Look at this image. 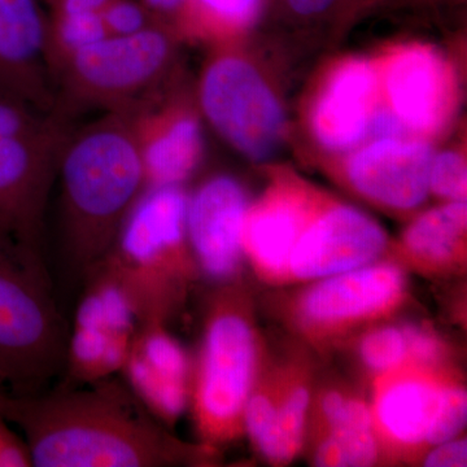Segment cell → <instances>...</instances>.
Segmentation results:
<instances>
[{
  "mask_svg": "<svg viewBox=\"0 0 467 467\" xmlns=\"http://www.w3.org/2000/svg\"><path fill=\"white\" fill-rule=\"evenodd\" d=\"M0 416L23 432L33 467H161L196 454L117 376L48 392L0 387Z\"/></svg>",
  "mask_w": 467,
  "mask_h": 467,
  "instance_id": "1",
  "label": "cell"
},
{
  "mask_svg": "<svg viewBox=\"0 0 467 467\" xmlns=\"http://www.w3.org/2000/svg\"><path fill=\"white\" fill-rule=\"evenodd\" d=\"M60 238L67 263L85 275L115 242L146 190L128 109L73 126L60 158Z\"/></svg>",
  "mask_w": 467,
  "mask_h": 467,
  "instance_id": "2",
  "label": "cell"
},
{
  "mask_svg": "<svg viewBox=\"0 0 467 467\" xmlns=\"http://www.w3.org/2000/svg\"><path fill=\"white\" fill-rule=\"evenodd\" d=\"M183 186L147 187L95 265L121 285L140 325H167L192 275Z\"/></svg>",
  "mask_w": 467,
  "mask_h": 467,
  "instance_id": "3",
  "label": "cell"
},
{
  "mask_svg": "<svg viewBox=\"0 0 467 467\" xmlns=\"http://www.w3.org/2000/svg\"><path fill=\"white\" fill-rule=\"evenodd\" d=\"M67 340L41 252L0 230V384L41 391L64 368Z\"/></svg>",
  "mask_w": 467,
  "mask_h": 467,
  "instance_id": "4",
  "label": "cell"
},
{
  "mask_svg": "<svg viewBox=\"0 0 467 467\" xmlns=\"http://www.w3.org/2000/svg\"><path fill=\"white\" fill-rule=\"evenodd\" d=\"M171 27L155 24L128 36H106L77 52L54 76L52 112L76 125L85 113L133 109L175 75Z\"/></svg>",
  "mask_w": 467,
  "mask_h": 467,
  "instance_id": "5",
  "label": "cell"
},
{
  "mask_svg": "<svg viewBox=\"0 0 467 467\" xmlns=\"http://www.w3.org/2000/svg\"><path fill=\"white\" fill-rule=\"evenodd\" d=\"M73 126L0 85V230L41 254L46 209Z\"/></svg>",
  "mask_w": 467,
  "mask_h": 467,
  "instance_id": "6",
  "label": "cell"
},
{
  "mask_svg": "<svg viewBox=\"0 0 467 467\" xmlns=\"http://www.w3.org/2000/svg\"><path fill=\"white\" fill-rule=\"evenodd\" d=\"M196 103L216 133L252 161L269 159L284 140L281 103L257 67L229 43L205 64Z\"/></svg>",
  "mask_w": 467,
  "mask_h": 467,
  "instance_id": "7",
  "label": "cell"
},
{
  "mask_svg": "<svg viewBox=\"0 0 467 467\" xmlns=\"http://www.w3.org/2000/svg\"><path fill=\"white\" fill-rule=\"evenodd\" d=\"M254 364L251 326L235 301L223 295L209 316L192 387L196 425L208 441L235 435L251 396Z\"/></svg>",
  "mask_w": 467,
  "mask_h": 467,
  "instance_id": "8",
  "label": "cell"
},
{
  "mask_svg": "<svg viewBox=\"0 0 467 467\" xmlns=\"http://www.w3.org/2000/svg\"><path fill=\"white\" fill-rule=\"evenodd\" d=\"M147 187L183 186L201 165L204 137L198 103L177 77L128 109Z\"/></svg>",
  "mask_w": 467,
  "mask_h": 467,
  "instance_id": "9",
  "label": "cell"
},
{
  "mask_svg": "<svg viewBox=\"0 0 467 467\" xmlns=\"http://www.w3.org/2000/svg\"><path fill=\"white\" fill-rule=\"evenodd\" d=\"M248 202L235 178H209L187 199L186 230L193 260L218 281L232 278L243 254Z\"/></svg>",
  "mask_w": 467,
  "mask_h": 467,
  "instance_id": "10",
  "label": "cell"
},
{
  "mask_svg": "<svg viewBox=\"0 0 467 467\" xmlns=\"http://www.w3.org/2000/svg\"><path fill=\"white\" fill-rule=\"evenodd\" d=\"M165 324H142L134 335L122 380L162 425L174 423L192 400V368Z\"/></svg>",
  "mask_w": 467,
  "mask_h": 467,
  "instance_id": "11",
  "label": "cell"
},
{
  "mask_svg": "<svg viewBox=\"0 0 467 467\" xmlns=\"http://www.w3.org/2000/svg\"><path fill=\"white\" fill-rule=\"evenodd\" d=\"M389 109L411 133L432 135L451 117L453 82L444 57L429 46L393 52L383 69Z\"/></svg>",
  "mask_w": 467,
  "mask_h": 467,
  "instance_id": "12",
  "label": "cell"
},
{
  "mask_svg": "<svg viewBox=\"0 0 467 467\" xmlns=\"http://www.w3.org/2000/svg\"><path fill=\"white\" fill-rule=\"evenodd\" d=\"M384 245L386 235L376 221L358 209L337 205L301 233L288 272L301 279L340 275L373 263Z\"/></svg>",
  "mask_w": 467,
  "mask_h": 467,
  "instance_id": "13",
  "label": "cell"
},
{
  "mask_svg": "<svg viewBox=\"0 0 467 467\" xmlns=\"http://www.w3.org/2000/svg\"><path fill=\"white\" fill-rule=\"evenodd\" d=\"M434 152L425 140H373L347 162L350 184L371 201L393 209H413L430 192Z\"/></svg>",
  "mask_w": 467,
  "mask_h": 467,
  "instance_id": "14",
  "label": "cell"
},
{
  "mask_svg": "<svg viewBox=\"0 0 467 467\" xmlns=\"http://www.w3.org/2000/svg\"><path fill=\"white\" fill-rule=\"evenodd\" d=\"M378 88L377 67L365 58L335 67L310 110V131L319 146L337 152L358 146L368 135Z\"/></svg>",
  "mask_w": 467,
  "mask_h": 467,
  "instance_id": "15",
  "label": "cell"
},
{
  "mask_svg": "<svg viewBox=\"0 0 467 467\" xmlns=\"http://www.w3.org/2000/svg\"><path fill=\"white\" fill-rule=\"evenodd\" d=\"M47 17L38 0H0V85L52 112L54 84L45 57Z\"/></svg>",
  "mask_w": 467,
  "mask_h": 467,
  "instance_id": "16",
  "label": "cell"
},
{
  "mask_svg": "<svg viewBox=\"0 0 467 467\" xmlns=\"http://www.w3.org/2000/svg\"><path fill=\"white\" fill-rule=\"evenodd\" d=\"M402 287L404 278L398 267H358L331 275L312 288L303 301V313L319 324L367 317L395 303Z\"/></svg>",
  "mask_w": 467,
  "mask_h": 467,
  "instance_id": "17",
  "label": "cell"
},
{
  "mask_svg": "<svg viewBox=\"0 0 467 467\" xmlns=\"http://www.w3.org/2000/svg\"><path fill=\"white\" fill-rule=\"evenodd\" d=\"M306 220V208L296 199L270 196L254 209L248 208L243 252L267 275H285Z\"/></svg>",
  "mask_w": 467,
  "mask_h": 467,
  "instance_id": "18",
  "label": "cell"
},
{
  "mask_svg": "<svg viewBox=\"0 0 467 467\" xmlns=\"http://www.w3.org/2000/svg\"><path fill=\"white\" fill-rule=\"evenodd\" d=\"M442 396L444 389L426 380H396L380 392L378 420L396 441L407 444L427 441L438 420Z\"/></svg>",
  "mask_w": 467,
  "mask_h": 467,
  "instance_id": "19",
  "label": "cell"
},
{
  "mask_svg": "<svg viewBox=\"0 0 467 467\" xmlns=\"http://www.w3.org/2000/svg\"><path fill=\"white\" fill-rule=\"evenodd\" d=\"M133 339L134 335L75 321L67 334L64 361L67 386L94 383L121 373Z\"/></svg>",
  "mask_w": 467,
  "mask_h": 467,
  "instance_id": "20",
  "label": "cell"
},
{
  "mask_svg": "<svg viewBox=\"0 0 467 467\" xmlns=\"http://www.w3.org/2000/svg\"><path fill=\"white\" fill-rule=\"evenodd\" d=\"M261 0H184L173 30L181 36L227 38L252 23Z\"/></svg>",
  "mask_w": 467,
  "mask_h": 467,
  "instance_id": "21",
  "label": "cell"
},
{
  "mask_svg": "<svg viewBox=\"0 0 467 467\" xmlns=\"http://www.w3.org/2000/svg\"><path fill=\"white\" fill-rule=\"evenodd\" d=\"M466 223V201H451L431 209L411 223L405 234V244L422 259H448L462 241Z\"/></svg>",
  "mask_w": 467,
  "mask_h": 467,
  "instance_id": "22",
  "label": "cell"
},
{
  "mask_svg": "<svg viewBox=\"0 0 467 467\" xmlns=\"http://www.w3.org/2000/svg\"><path fill=\"white\" fill-rule=\"evenodd\" d=\"M109 36L100 15L51 14L46 29L45 57L52 84L55 73L77 52Z\"/></svg>",
  "mask_w": 467,
  "mask_h": 467,
  "instance_id": "23",
  "label": "cell"
},
{
  "mask_svg": "<svg viewBox=\"0 0 467 467\" xmlns=\"http://www.w3.org/2000/svg\"><path fill=\"white\" fill-rule=\"evenodd\" d=\"M308 404L309 393L300 387L288 395L281 407L275 408L269 435L259 447L267 459L275 462L294 459L303 442Z\"/></svg>",
  "mask_w": 467,
  "mask_h": 467,
  "instance_id": "24",
  "label": "cell"
},
{
  "mask_svg": "<svg viewBox=\"0 0 467 467\" xmlns=\"http://www.w3.org/2000/svg\"><path fill=\"white\" fill-rule=\"evenodd\" d=\"M377 459L371 430H333L319 447L318 466H368Z\"/></svg>",
  "mask_w": 467,
  "mask_h": 467,
  "instance_id": "25",
  "label": "cell"
},
{
  "mask_svg": "<svg viewBox=\"0 0 467 467\" xmlns=\"http://www.w3.org/2000/svg\"><path fill=\"white\" fill-rule=\"evenodd\" d=\"M467 169L460 152L445 150L432 159L430 168V192L448 201H465Z\"/></svg>",
  "mask_w": 467,
  "mask_h": 467,
  "instance_id": "26",
  "label": "cell"
},
{
  "mask_svg": "<svg viewBox=\"0 0 467 467\" xmlns=\"http://www.w3.org/2000/svg\"><path fill=\"white\" fill-rule=\"evenodd\" d=\"M365 364L374 370L398 367L408 353L405 334L399 328L386 327L368 334L359 348Z\"/></svg>",
  "mask_w": 467,
  "mask_h": 467,
  "instance_id": "27",
  "label": "cell"
},
{
  "mask_svg": "<svg viewBox=\"0 0 467 467\" xmlns=\"http://www.w3.org/2000/svg\"><path fill=\"white\" fill-rule=\"evenodd\" d=\"M100 17L110 36H133L160 24L140 0H109Z\"/></svg>",
  "mask_w": 467,
  "mask_h": 467,
  "instance_id": "28",
  "label": "cell"
},
{
  "mask_svg": "<svg viewBox=\"0 0 467 467\" xmlns=\"http://www.w3.org/2000/svg\"><path fill=\"white\" fill-rule=\"evenodd\" d=\"M467 414L466 393L460 389H444L438 420L427 442L441 444L451 441L465 426Z\"/></svg>",
  "mask_w": 467,
  "mask_h": 467,
  "instance_id": "29",
  "label": "cell"
},
{
  "mask_svg": "<svg viewBox=\"0 0 467 467\" xmlns=\"http://www.w3.org/2000/svg\"><path fill=\"white\" fill-rule=\"evenodd\" d=\"M322 410L333 430H371V414L367 405L348 400L339 393H328Z\"/></svg>",
  "mask_w": 467,
  "mask_h": 467,
  "instance_id": "30",
  "label": "cell"
},
{
  "mask_svg": "<svg viewBox=\"0 0 467 467\" xmlns=\"http://www.w3.org/2000/svg\"><path fill=\"white\" fill-rule=\"evenodd\" d=\"M0 467H33L23 436L0 416Z\"/></svg>",
  "mask_w": 467,
  "mask_h": 467,
  "instance_id": "31",
  "label": "cell"
},
{
  "mask_svg": "<svg viewBox=\"0 0 467 467\" xmlns=\"http://www.w3.org/2000/svg\"><path fill=\"white\" fill-rule=\"evenodd\" d=\"M408 129L389 107H376L368 125V137L373 140L405 138Z\"/></svg>",
  "mask_w": 467,
  "mask_h": 467,
  "instance_id": "32",
  "label": "cell"
},
{
  "mask_svg": "<svg viewBox=\"0 0 467 467\" xmlns=\"http://www.w3.org/2000/svg\"><path fill=\"white\" fill-rule=\"evenodd\" d=\"M404 334L405 339H407L408 352H410V355L418 361L431 362L438 358L441 346H439L438 340L431 337V334L417 327H408Z\"/></svg>",
  "mask_w": 467,
  "mask_h": 467,
  "instance_id": "33",
  "label": "cell"
},
{
  "mask_svg": "<svg viewBox=\"0 0 467 467\" xmlns=\"http://www.w3.org/2000/svg\"><path fill=\"white\" fill-rule=\"evenodd\" d=\"M467 444L465 441H444L427 457L426 466L456 467L466 466Z\"/></svg>",
  "mask_w": 467,
  "mask_h": 467,
  "instance_id": "34",
  "label": "cell"
},
{
  "mask_svg": "<svg viewBox=\"0 0 467 467\" xmlns=\"http://www.w3.org/2000/svg\"><path fill=\"white\" fill-rule=\"evenodd\" d=\"M109 0H54L51 14L100 15Z\"/></svg>",
  "mask_w": 467,
  "mask_h": 467,
  "instance_id": "35",
  "label": "cell"
},
{
  "mask_svg": "<svg viewBox=\"0 0 467 467\" xmlns=\"http://www.w3.org/2000/svg\"><path fill=\"white\" fill-rule=\"evenodd\" d=\"M156 21L173 29L184 0H140Z\"/></svg>",
  "mask_w": 467,
  "mask_h": 467,
  "instance_id": "36",
  "label": "cell"
},
{
  "mask_svg": "<svg viewBox=\"0 0 467 467\" xmlns=\"http://www.w3.org/2000/svg\"><path fill=\"white\" fill-rule=\"evenodd\" d=\"M333 0H288L291 7L301 15H313L324 11Z\"/></svg>",
  "mask_w": 467,
  "mask_h": 467,
  "instance_id": "37",
  "label": "cell"
},
{
  "mask_svg": "<svg viewBox=\"0 0 467 467\" xmlns=\"http://www.w3.org/2000/svg\"><path fill=\"white\" fill-rule=\"evenodd\" d=\"M46 2H47V3H48V5H52V2H54V0H46Z\"/></svg>",
  "mask_w": 467,
  "mask_h": 467,
  "instance_id": "38",
  "label": "cell"
},
{
  "mask_svg": "<svg viewBox=\"0 0 467 467\" xmlns=\"http://www.w3.org/2000/svg\"><path fill=\"white\" fill-rule=\"evenodd\" d=\"M0 387H3L2 384H0Z\"/></svg>",
  "mask_w": 467,
  "mask_h": 467,
  "instance_id": "39",
  "label": "cell"
}]
</instances>
